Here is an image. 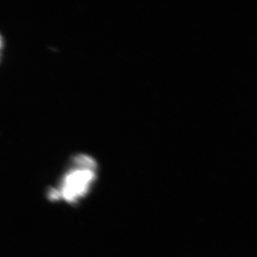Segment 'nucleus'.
Returning a JSON list of instances; mask_svg holds the SVG:
<instances>
[{
  "mask_svg": "<svg viewBox=\"0 0 257 257\" xmlns=\"http://www.w3.org/2000/svg\"><path fill=\"white\" fill-rule=\"evenodd\" d=\"M73 167L64 176L60 188L52 196L74 202L89 192L96 176V163L92 157L79 155L74 157Z\"/></svg>",
  "mask_w": 257,
  "mask_h": 257,
  "instance_id": "obj_1",
  "label": "nucleus"
},
{
  "mask_svg": "<svg viewBox=\"0 0 257 257\" xmlns=\"http://www.w3.org/2000/svg\"><path fill=\"white\" fill-rule=\"evenodd\" d=\"M3 46V39H2L1 35H0V48Z\"/></svg>",
  "mask_w": 257,
  "mask_h": 257,
  "instance_id": "obj_2",
  "label": "nucleus"
}]
</instances>
